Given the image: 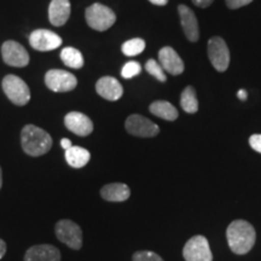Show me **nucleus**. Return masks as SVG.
Here are the masks:
<instances>
[{"label": "nucleus", "instance_id": "nucleus-12", "mask_svg": "<svg viewBox=\"0 0 261 261\" xmlns=\"http://www.w3.org/2000/svg\"><path fill=\"white\" fill-rule=\"evenodd\" d=\"M64 125L76 136L86 137L92 133L93 122L89 116L79 112H71L64 117Z\"/></svg>", "mask_w": 261, "mask_h": 261}, {"label": "nucleus", "instance_id": "nucleus-19", "mask_svg": "<svg viewBox=\"0 0 261 261\" xmlns=\"http://www.w3.org/2000/svg\"><path fill=\"white\" fill-rule=\"evenodd\" d=\"M91 159L89 150L81 148V146H71L70 149L65 150V160L68 165L73 168H83L87 165Z\"/></svg>", "mask_w": 261, "mask_h": 261}, {"label": "nucleus", "instance_id": "nucleus-22", "mask_svg": "<svg viewBox=\"0 0 261 261\" xmlns=\"http://www.w3.org/2000/svg\"><path fill=\"white\" fill-rule=\"evenodd\" d=\"M180 106L184 112L195 114L198 110V100L196 97V91L192 86H188L182 91L180 97Z\"/></svg>", "mask_w": 261, "mask_h": 261}, {"label": "nucleus", "instance_id": "nucleus-17", "mask_svg": "<svg viewBox=\"0 0 261 261\" xmlns=\"http://www.w3.org/2000/svg\"><path fill=\"white\" fill-rule=\"evenodd\" d=\"M69 0H52L48 6V19L55 27H61L68 22L70 17Z\"/></svg>", "mask_w": 261, "mask_h": 261}, {"label": "nucleus", "instance_id": "nucleus-26", "mask_svg": "<svg viewBox=\"0 0 261 261\" xmlns=\"http://www.w3.org/2000/svg\"><path fill=\"white\" fill-rule=\"evenodd\" d=\"M133 261H163V259L158 254L150 250H140L136 252L132 256Z\"/></svg>", "mask_w": 261, "mask_h": 261}, {"label": "nucleus", "instance_id": "nucleus-6", "mask_svg": "<svg viewBox=\"0 0 261 261\" xmlns=\"http://www.w3.org/2000/svg\"><path fill=\"white\" fill-rule=\"evenodd\" d=\"M182 256L187 261H212L210 243L204 236H194L188 241L182 249Z\"/></svg>", "mask_w": 261, "mask_h": 261}, {"label": "nucleus", "instance_id": "nucleus-1", "mask_svg": "<svg viewBox=\"0 0 261 261\" xmlns=\"http://www.w3.org/2000/svg\"><path fill=\"white\" fill-rule=\"evenodd\" d=\"M227 243L234 254H247L254 247L256 233L252 224L246 220H234L226 231Z\"/></svg>", "mask_w": 261, "mask_h": 261}, {"label": "nucleus", "instance_id": "nucleus-20", "mask_svg": "<svg viewBox=\"0 0 261 261\" xmlns=\"http://www.w3.org/2000/svg\"><path fill=\"white\" fill-rule=\"evenodd\" d=\"M149 110L155 116L161 117V119L167 120V121H174V120L178 119L179 115L175 107L172 106L169 102H166V100H156V102L151 103Z\"/></svg>", "mask_w": 261, "mask_h": 261}, {"label": "nucleus", "instance_id": "nucleus-33", "mask_svg": "<svg viewBox=\"0 0 261 261\" xmlns=\"http://www.w3.org/2000/svg\"><path fill=\"white\" fill-rule=\"evenodd\" d=\"M237 96H238V98H240L241 100H246L247 97H248L247 91H246V90H240V91H238Z\"/></svg>", "mask_w": 261, "mask_h": 261}, {"label": "nucleus", "instance_id": "nucleus-9", "mask_svg": "<svg viewBox=\"0 0 261 261\" xmlns=\"http://www.w3.org/2000/svg\"><path fill=\"white\" fill-rule=\"evenodd\" d=\"M125 127L129 135L142 137V138H151V137L158 136L160 132L159 126L156 123L150 121L144 116L138 115V114H133L127 117Z\"/></svg>", "mask_w": 261, "mask_h": 261}, {"label": "nucleus", "instance_id": "nucleus-18", "mask_svg": "<svg viewBox=\"0 0 261 261\" xmlns=\"http://www.w3.org/2000/svg\"><path fill=\"white\" fill-rule=\"evenodd\" d=\"M100 196L109 202H123L129 198L130 190L122 182H112V184L104 185L100 190Z\"/></svg>", "mask_w": 261, "mask_h": 261}, {"label": "nucleus", "instance_id": "nucleus-2", "mask_svg": "<svg viewBox=\"0 0 261 261\" xmlns=\"http://www.w3.org/2000/svg\"><path fill=\"white\" fill-rule=\"evenodd\" d=\"M52 138L46 130L34 125H27L21 132V144L25 154L33 158L45 155L52 148Z\"/></svg>", "mask_w": 261, "mask_h": 261}, {"label": "nucleus", "instance_id": "nucleus-7", "mask_svg": "<svg viewBox=\"0 0 261 261\" xmlns=\"http://www.w3.org/2000/svg\"><path fill=\"white\" fill-rule=\"evenodd\" d=\"M45 84L54 92H69L77 85V79L69 71L51 69L45 75Z\"/></svg>", "mask_w": 261, "mask_h": 261}, {"label": "nucleus", "instance_id": "nucleus-14", "mask_svg": "<svg viewBox=\"0 0 261 261\" xmlns=\"http://www.w3.org/2000/svg\"><path fill=\"white\" fill-rule=\"evenodd\" d=\"M96 91L107 100H117L122 97L123 89L121 84L113 76H103L97 81Z\"/></svg>", "mask_w": 261, "mask_h": 261}, {"label": "nucleus", "instance_id": "nucleus-31", "mask_svg": "<svg viewBox=\"0 0 261 261\" xmlns=\"http://www.w3.org/2000/svg\"><path fill=\"white\" fill-rule=\"evenodd\" d=\"M6 253V243L0 238V259H3Z\"/></svg>", "mask_w": 261, "mask_h": 261}, {"label": "nucleus", "instance_id": "nucleus-32", "mask_svg": "<svg viewBox=\"0 0 261 261\" xmlns=\"http://www.w3.org/2000/svg\"><path fill=\"white\" fill-rule=\"evenodd\" d=\"M150 3H151V4H154V5H158V6H163V5H166L168 3V0H149Z\"/></svg>", "mask_w": 261, "mask_h": 261}, {"label": "nucleus", "instance_id": "nucleus-5", "mask_svg": "<svg viewBox=\"0 0 261 261\" xmlns=\"http://www.w3.org/2000/svg\"><path fill=\"white\" fill-rule=\"evenodd\" d=\"M55 232L58 240L71 249L79 250L83 247V230L74 221L69 219L60 220L55 227Z\"/></svg>", "mask_w": 261, "mask_h": 261}, {"label": "nucleus", "instance_id": "nucleus-16", "mask_svg": "<svg viewBox=\"0 0 261 261\" xmlns=\"http://www.w3.org/2000/svg\"><path fill=\"white\" fill-rule=\"evenodd\" d=\"M24 261H61V253L52 244H38L25 252Z\"/></svg>", "mask_w": 261, "mask_h": 261}, {"label": "nucleus", "instance_id": "nucleus-28", "mask_svg": "<svg viewBox=\"0 0 261 261\" xmlns=\"http://www.w3.org/2000/svg\"><path fill=\"white\" fill-rule=\"evenodd\" d=\"M249 144L255 151L261 154V135H253L249 138Z\"/></svg>", "mask_w": 261, "mask_h": 261}, {"label": "nucleus", "instance_id": "nucleus-34", "mask_svg": "<svg viewBox=\"0 0 261 261\" xmlns=\"http://www.w3.org/2000/svg\"><path fill=\"white\" fill-rule=\"evenodd\" d=\"M3 187V172H2V167H0V189Z\"/></svg>", "mask_w": 261, "mask_h": 261}, {"label": "nucleus", "instance_id": "nucleus-29", "mask_svg": "<svg viewBox=\"0 0 261 261\" xmlns=\"http://www.w3.org/2000/svg\"><path fill=\"white\" fill-rule=\"evenodd\" d=\"M213 2L214 0H192V3H194L196 6H198V8H202V9L208 8V6H210Z\"/></svg>", "mask_w": 261, "mask_h": 261}, {"label": "nucleus", "instance_id": "nucleus-30", "mask_svg": "<svg viewBox=\"0 0 261 261\" xmlns=\"http://www.w3.org/2000/svg\"><path fill=\"white\" fill-rule=\"evenodd\" d=\"M61 146L63 148L64 150H68L70 149L71 146H73V144H71V140L68 139V138H63L61 140Z\"/></svg>", "mask_w": 261, "mask_h": 261}, {"label": "nucleus", "instance_id": "nucleus-15", "mask_svg": "<svg viewBox=\"0 0 261 261\" xmlns=\"http://www.w3.org/2000/svg\"><path fill=\"white\" fill-rule=\"evenodd\" d=\"M179 16H180V23L185 35L189 40L196 42L200 38V29H198L197 18L191 9L185 5H179L178 8Z\"/></svg>", "mask_w": 261, "mask_h": 261}, {"label": "nucleus", "instance_id": "nucleus-4", "mask_svg": "<svg viewBox=\"0 0 261 261\" xmlns=\"http://www.w3.org/2000/svg\"><path fill=\"white\" fill-rule=\"evenodd\" d=\"M3 91L15 106L23 107L31 100V90L21 77L6 75L3 79Z\"/></svg>", "mask_w": 261, "mask_h": 261}, {"label": "nucleus", "instance_id": "nucleus-24", "mask_svg": "<svg viewBox=\"0 0 261 261\" xmlns=\"http://www.w3.org/2000/svg\"><path fill=\"white\" fill-rule=\"evenodd\" d=\"M145 70L148 71L151 76H154L159 81H161V83H166V80H167V76H166L165 70H163L161 64H160L158 61L149 60L145 63Z\"/></svg>", "mask_w": 261, "mask_h": 261}, {"label": "nucleus", "instance_id": "nucleus-11", "mask_svg": "<svg viewBox=\"0 0 261 261\" xmlns=\"http://www.w3.org/2000/svg\"><path fill=\"white\" fill-rule=\"evenodd\" d=\"M29 44L34 50L52 51L62 45V38L55 32L47 29H37L29 35Z\"/></svg>", "mask_w": 261, "mask_h": 261}, {"label": "nucleus", "instance_id": "nucleus-3", "mask_svg": "<svg viewBox=\"0 0 261 261\" xmlns=\"http://www.w3.org/2000/svg\"><path fill=\"white\" fill-rule=\"evenodd\" d=\"M85 17L87 24L98 32L107 31L116 22V15L114 14L113 10L98 3L86 9Z\"/></svg>", "mask_w": 261, "mask_h": 261}, {"label": "nucleus", "instance_id": "nucleus-27", "mask_svg": "<svg viewBox=\"0 0 261 261\" xmlns=\"http://www.w3.org/2000/svg\"><path fill=\"white\" fill-rule=\"evenodd\" d=\"M252 2L253 0H226V5L228 9L236 10V9L242 8V6L250 4Z\"/></svg>", "mask_w": 261, "mask_h": 261}, {"label": "nucleus", "instance_id": "nucleus-10", "mask_svg": "<svg viewBox=\"0 0 261 261\" xmlns=\"http://www.w3.org/2000/svg\"><path fill=\"white\" fill-rule=\"evenodd\" d=\"M2 55L5 63L11 65V67L23 68L28 65L29 61H31L27 50L21 44L14 40L5 41L3 44Z\"/></svg>", "mask_w": 261, "mask_h": 261}, {"label": "nucleus", "instance_id": "nucleus-21", "mask_svg": "<svg viewBox=\"0 0 261 261\" xmlns=\"http://www.w3.org/2000/svg\"><path fill=\"white\" fill-rule=\"evenodd\" d=\"M61 60L67 67L73 69H80L84 65L83 54L74 47H64L61 52Z\"/></svg>", "mask_w": 261, "mask_h": 261}, {"label": "nucleus", "instance_id": "nucleus-13", "mask_svg": "<svg viewBox=\"0 0 261 261\" xmlns=\"http://www.w3.org/2000/svg\"><path fill=\"white\" fill-rule=\"evenodd\" d=\"M159 63L161 64L163 70L172 75H179L184 71V62L174 51V48L165 46L159 52Z\"/></svg>", "mask_w": 261, "mask_h": 261}, {"label": "nucleus", "instance_id": "nucleus-8", "mask_svg": "<svg viewBox=\"0 0 261 261\" xmlns=\"http://www.w3.org/2000/svg\"><path fill=\"white\" fill-rule=\"evenodd\" d=\"M208 57L218 71H225L230 64V51L223 38L214 37L208 41Z\"/></svg>", "mask_w": 261, "mask_h": 261}, {"label": "nucleus", "instance_id": "nucleus-23", "mask_svg": "<svg viewBox=\"0 0 261 261\" xmlns=\"http://www.w3.org/2000/svg\"><path fill=\"white\" fill-rule=\"evenodd\" d=\"M121 50L122 54L126 55V56H137V55L142 54V52L145 50V41L139 38L130 39V40L123 42Z\"/></svg>", "mask_w": 261, "mask_h": 261}, {"label": "nucleus", "instance_id": "nucleus-25", "mask_svg": "<svg viewBox=\"0 0 261 261\" xmlns=\"http://www.w3.org/2000/svg\"><path fill=\"white\" fill-rule=\"evenodd\" d=\"M142 71V65L136 61H129L122 67L121 75L125 79H130V77L137 76Z\"/></svg>", "mask_w": 261, "mask_h": 261}]
</instances>
